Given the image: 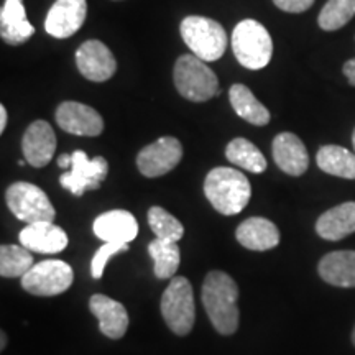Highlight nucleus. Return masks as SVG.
Wrapping results in <instances>:
<instances>
[{"instance_id":"33","label":"nucleus","mask_w":355,"mask_h":355,"mask_svg":"<svg viewBox=\"0 0 355 355\" xmlns=\"http://www.w3.org/2000/svg\"><path fill=\"white\" fill-rule=\"evenodd\" d=\"M71 165H73V158H71V155L64 153V155H61L60 158H58V166H60V168H64V170H68V168H71Z\"/></svg>"},{"instance_id":"35","label":"nucleus","mask_w":355,"mask_h":355,"mask_svg":"<svg viewBox=\"0 0 355 355\" xmlns=\"http://www.w3.org/2000/svg\"><path fill=\"white\" fill-rule=\"evenodd\" d=\"M0 337H2V343H0V349H6V345H7V337H6V332H2V334H0Z\"/></svg>"},{"instance_id":"3","label":"nucleus","mask_w":355,"mask_h":355,"mask_svg":"<svg viewBox=\"0 0 355 355\" xmlns=\"http://www.w3.org/2000/svg\"><path fill=\"white\" fill-rule=\"evenodd\" d=\"M180 32L191 53L206 63L217 61L227 50L229 38L224 26L207 17H186L181 21Z\"/></svg>"},{"instance_id":"7","label":"nucleus","mask_w":355,"mask_h":355,"mask_svg":"<svg viewBox=\"0 0 355 355\" xmlns=\"http://www.w3.org/2000/svg\"><path fill=\"white\" fill-rule=\"evenodd\" d=\"M6 201L12 214L26 224L53 222L56 217V211L46 193L32 183L19 181L8 186Z\"/></svg>"},{"instance_id":"26","label":"nucleus","mask_w":355,"mask_h":355,"mask_svg":"<svg viewBox=\"0 0 355 355\" xmlns=\"http://www.w3.org/2000/svg\"><path fill=\"white\" fill-rule=\"evenodd\" d=\"M225 158L235 166L250 173H263L266 158L257 146L247 139H234L225 148Z\"/></svg>"},{"instance_id":"15","label":"nucleus","mask_w":355,"mask_h":355,"mask_svg":"<svg viewBox=\"0 0 355 355\" xmlns=\"http://www.w3.org/2000/svg\"><path fill=\"white\" fill-rule=\"evenodd\" d=\"M20 245L38 254H60L68 247V235L53 222L28 224L19 234Z\"/></svg>"},{"instance_id":"24","label":"nucleus","mask_w":355,"mask_h":355,"mask_svg":"<svg viewBox=\"0 0 355 355\" xmlns=\"http://www.w3.org/2000/svg\"><path fill=\"white\" fill-rule=\"evenodd\" d=\"M318 166L327 175L355 180V153L339 145H324L316 157Z\"/></svg>"},{"instance_id":"25","label":"nucleus","mask_w":355,"mask_h":355,"mask_svg":"<svg viewBox=\"0 0 355 355\" xmlns=\"http://www.w3.org/2000/svg\"><path fill=\"white\" fill-rule=\"evenodd\" d=\"M148 254L155 261V277L159 279L175 278L181 260L178 242L165 241V239H155L148 245Z\"/></svg>"},{"instance_id":"4","label":"nucleus","mask_w":355,"mask_h":355,"mask_svg":"<svg viewBox=\"0 0 355 355\" xmlns=\"http://www.w3.org/2000/svg\"><path fill=\"white\" fill-rule=\"evenodd\" d=\"M173 81L181 96L191 102H206L219 94V81L206 61L194 55L178 58Z\"/></svg>"},{"instance_id":"31","label":"nucleus","mask_w":355,"mask_h":355,"mask_svg":"<svg viewBox=\"0 0 355 355\" xmlns=\"http://www.w3.org/2000/svg\"><path fill=\"white\" fill-rule=\"evenodd\" d=\"M279 10L288 13H303L313 7L314 0H273Z\"/></svg>"},{"instance_id":"27","label":"nucleus","mask_w":355,"mask_h":355,"mask_svg":"<svg viewBox=\"0 0 355 355\" xmlns=\"http://www.w3.org/2000/svg\"><path fill=\"white\" fill-rule=\"evenodd\" d=\"M33 265V254L28 248L19 245L0 247V275L3 278H21Z\"/></svg>"},{"instance_id":"30","label":"nucleus","mask_w":355,"mask_h":355,"mask_svg":"<svg viewBox=\"0 0 355 355\" xmlns=\"http://www.w3.org/2000/svg\"><path fill=\"white\" fill-rule=\"evenodd\" d=\"M128 248V243H117V242H105L99 250L96 252L91 261V273L96 279L102 278L104 275V268L107 265V261L112 259L114 255L125 252Z\"/></svg>"},{"instance_id":"13","label":"nucleus","mask_w":355,"mask_h":355,"mask_svg":"<svg viewBox=\"0 0 355 355\" xmlns=\"http://www.w3.org/2000/svg\"><path fill=\"white\" fill-rule=\"evenodd\" d=\"M86 17V0H56L44 19V30L55 38H69L81 28Z\"/></svg>"},{"instance_id":"18","label":"nucleus","mask_w":355,"mask_h":355,"mask_svg":"<svg viewBox=\"0 0 355 355\" xmlns=\"http://www.w3.org/2000/svg\"><path fill=\"white\" fill-rule=\"evenodd\" d=\"M35 28L26 19L24 0H3L0 10V35L7 44L19 46L33 37Z\"/></svg>"},{"instance_id":"9","label":"nucleus","mask_w":355,"mask_h":355,"mask_svg":"<svg viewBox=\"0 0 355 355\" xmlns=\"http://www.w3.org/2000/svg\"><path fill=\"white\" fill-rule=\"evenodd\" d=\"M71 158H73V165L68 173L61 175L60 184L78 198L83 196L86 191L99 189L101 183L107 178L109 173L107 159L104 157L91 159L83 150L73 152Z\"/></svg>"},{"instance_id":"36","label":"nucleus","mask_w":355,"mask_h":355,"mask_svg":"<svg viewBox=\"0 0 355 355\" xmlns=\"http://www.w3.org/2000/svg\"><path fill=\"white\" fill-rule=\"evenodd\" d=\"M352 145H354V153H355V128H354V133H352Z\"/></svg>"},{"instance_id":"16","label":"nucleus","mask_w":355,"mask_h":355,"mask_svg":"<svg viewBox=\"0 0 355 355\" xmlns=\"http://www.w3.org/2000/svg\"><path fill=\"white\" fill-rule=\"evenodd\" d=\"M273 159L282 171L290 176L304 175L309 166V155L298 135L283 132L273 140Z\"/></svg>"},{"instance_id":"19","label":"nucleus","mask_w":355,"mask_h":355,"mask_svg":"<svg viewBox=\"0 0 355 355\" xmlns=\"http://www.w3.org/2000/svg\"><path fill=\"white\" fill-rule=\"evenodd\" d=\"M94 234L104 242L130 243L139 235L137 219L128 211L115 209L101 214L94 220Z\"/></svg>"},{"instance_id":"32","label":"nucleus","mask_w":355,"mask_h":355,"mask_svg":"<svg viewBox=\"0 0 355 355\" xmlns=\"http://www.w3.org/2000/svg\"><path fill=\"white\" fill-rule=\"evenodd\" d=\"M343 71H344L345 78H347L350 86H355V58H352V60H349V61H345Z\"/></svg>"},{"instance_id":"37","label":"nucleus","mask_w":355,"mask_h":355,"mask_svg":"<svg viewBox=\"0 0 355 355\" xmlns=\"http://www.w3.org/2000/svg\"><path fill=\"white\" fill-rule=\"evenodd\" d=\"M352 343L355 345V327H354V331H352Z\"/></svg>"},{"instance_id":"28","label":"nucleus","mask_w":355,"mask_h":355,"mask_svg":"<svg viewBox=\"0 0 355 355\" xmlns=\"http://www.w3.org/2000/svg\"><path fill=\"white\" fill-rule=\"evenodd\" d=\"M355 17V0H329L319 12L318 24L326 32L343 28Z\"/></svg>"},{"instance_id":"5","label":"nucleus","mask_w":355,"mask_h":355,"mask_svg":"<svg viewBox=\"0 0 355 355\" xmlns=\"http://www.w3.org/2000/svg\"><path fill=\"white\" fill-rule=\"evenodd\" d=\"M232 51L243 68L261 69L272 61V37L260 21L242 20L232 32Z\"/></svg>"},{"instance_id":"17","label":"nucleus","mask_w":355,"mask_h":355,"mask_svg":"<svg viewBox=\"0 0 355 355\" xmlns=\"http://www.w3.org/2000/svg\"><path fill=\"white\" fill-rule=\"evenodd\" d=\"M89 309L99 321V329L109 339H121L128 329V314L125 306L105 295H92Z\"/></svg>"},{"instance_id":"20","label":"nucleus","mask_w":355,"mask_h":355,"mask_svg":"<svg viewBox=\"0 0 355 355\" xmlns=\"http://www.w3.org/2000/svg\"><path fill=\"white\" fill-rule=\"evenodd\" d=\"M235 237L248 250L265 252L279 243V230L272 220L265 217H250L235 230Z\"/></svg>"},{"instance_id":"10","label":"nucleus","mask_w":355,"mask_h":355,"mask_svg":"<svg viewBox=\"0 0 355 355\" xmlns=\"http://www.w3.org/2000/svg\"><path fill=\"white\" fill-rule=\"evenodd\" d=\"M183 158V146L175 137H162L140 150L137 157L139 171L146 178H158L170 173Z\"/></svg>"},{"instance_id":"1","label":"nucleus","mask_w":355,"mask_h":355,"mask_svg":"<svg viewBox=\"0 0 355 355\" xmlns=\"http://www.w3.org/2000/svg\"><path fill=\"white\" fill-rule=\"evenodd\" d=\"M239 286L227 273L211 272L202 283V304L214 329L230 336L239 327Z\"/></svg>"},{"instance_id":"34","label":"nucleus","mask_w":355,"mask_h":355,"mask_svg":"<svg viewBox=\"0 0 355 355\" xmlns=\"http://www.w3.org/2000/svg\"><path fill=\"white\" fill-rule=\"evenodd\" d=\"M7 127V109L0 105V133L6 130Z\"/></svg>"},{"instance_id":"12","label":"nucleus","mask_w":355,"mask_h":355,"mask_svg":"<svg viewBox=\"0 0 355 355\" xmlns=\"http://www.w3.org/2000/svg\"><path fill=\"white\" fill-rule=\"evenodd\" d=\"M56 123L61 130L81 137H97L104 130V121L96 109L74 101H66L56 109Z\"/></svg>"},{"instance_id":"2","label":"nucleus","mask_w":355,"mask_h":355,"mask_svg":"<svg viewBox=\"0 0 355 355\" xmlns=\"http://www.w3.org/2000/svg\"><path fill=\"white\" fill-rule=\"evenodd\" d=\"M204 194L217 212L235 216L245 209L250 201L252 186L242 171L219 166L207 173L204 181Z\"/></svg>"},{"instance_id":"22","label":"nucleus","mask_w":355,"mask_h":355,"mask_svg":"<svg viewBox=\"0 0 355 355\" xmlns=\"http://www.w3.org/2000/svg\"><path fill=\"white\" fill-rule=\"evenodd\" d=\"M319 275L339 288H355V250L331 252L319 261Z\"/></svg>"},{"instance_id":"14","label":"nucleus","mask_w":355,"mask_h":355,"mask_svg":"<svg viewBox=\"0 0 355 355\" xmlns=\"http://www.w3.org/2000/svg\"><path fill=\"white\" fill-rule=\"evenodd\" d=\"M21 150L30 166H46L56 152V135L50 123L44 121L30 123L21 140Z\"/></svg>"},{"instance_id":"8","label":"nucleus","mask_w":355,"mask_h":355,"mask_svg":"<svg viewBox=\"0 0 355 355\" xmlns=\"http://www.w3.org/2000/svg\"><path fill=\"white\" fill-rule=\"evenodd\" d=\"M74 282L69 263L63 260H43L21 277V288L35 296H56L68 291Z\"/></svg>"},{"instance_id":"6","label":"nucleus","mask_w":355,"mask_h":355,"mask_svg":"<svg viewBox=\"0 0 355 355\" xmlns=\"http://www.w3.org/2000/svg\"><path fill=\"white\" fill-rule=\"evenodd\" d=\"M162 314L168 327L178 336L189 334L196 319L193 286L184 277L171 278L162 296Z\"/></svg>"},{"instance_id":"29","label":"nucleus","mask_w":355,"mask_h":355,"mask_svg":"<svg viewBox=\"0 0 355 355\" xmlns=\"http://www.w3.org/2000/svg\"><path fill=\"white\" fill-rule=\"evenodd\" d=\"M148 224L152 227L157 239H165V241L180 242L184 235V227L175 216L163 209V207L153 206L148 211Z\"/></svg>"},{"instance_id":"21","label":"nucleus","mask_w":355,"mask_h":355,"mask_svg":"<svg viewBox=\"0 0 355 355\" xmlns=\"http://www.w3.org/2000/svg\"><path fill=\"white\" fill-rule=\"evenodd\" d=\"M316 232L326 241H340L355 232V202L349 201L332 207L319 217Z\"/></svg>"},{"instance_id":"23","label":"nucleus","mask_w":355,"mask_h":355,"mask_svg":"<svg viewBox=\"0 0 355 355\" xmlns=\"http://www.w3.org/2000/svg\"><path fill=\"white\" fill-rule=\"evenodd\" d=\"M229 101L235 114L257 127H263L270 122V112L252 91L243 84H234L229 91Z\"/></svg>"},{"instance_id":"11","label":"nucleus","mask_w":355,"mask_h":355,"mask_svg":"<svg viewBox=\"0 0 355 355\" xmlns=\"http://www.w3.org/2000/svg\"><path fill=\"white\" fill-rule=\"evenodd\" d=\"M76 66L84 78L94 83L107 81L117 71L112 51L99 40H87L78 48Z\"/></svg>"}]
</instances>
